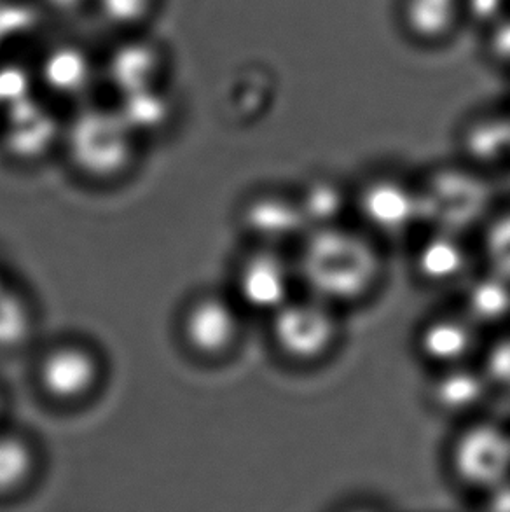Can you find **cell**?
Listing matches in <instances>:
<instances>
[{
    "label": "cell",
    "mask_w": 510,
    "mask_h": 512,
    "mask_svg": "<svg viewBox=\"0 0 510 512\" xmlns=\"http://www.w3.org/2000/svg\"><path fill=\"white\" fill-rule=\"evenodd\" d=\"M168 69L165 49L142 35L126 34L105 58L102 76L118 91L119 97L163 86Z\"/></svg>",
    "instance_id": "9"
},
{
    "label": "cell",
    "mask_w": 510,
    "mask_h": 512,
    "mask_svg": "<svg viewBox=\"0 0 510 512\" xmlns=\"http://www.w3.org/2000/svg\"><path fill=\"white\" fill-rule=\"evenodd\" d=\"M462 312L477 327L500 324L510 317V282L491 273L470 284L463 299Z\"/></svg>",
    "instance_id": "16"
},
{
    "label": "cell",
    "mask_w": 510,
    "mask_h": 512,
    "mask_svg": "<svg viewBox=\"0 0 510 512\" xmlns=\"http://www.w3.org/2000/svg\"><path fill=\"white\" fill-rule=\"evenodd\" d=\"M41 471V453L34 439L0 425V500L27 492Z\"/></svg>",
    "instance_id": "15"
},
{
    "label": "cell",
    "mask_w": 510,
    "mask_h": 512,
    "mask_svg": "<svg viewBox=\"0 0 510 512\" xmlns=\"http://www.w3.org/2000/svg\"><path fill=\"white\" fill-rule=\"evenodd\" d=\"M490 247L497 256H510V217H505L502 221H498L490 231Z\"/></svg>",
    "instance_id": "20"
},
{
    "label": "cell",
    "mask_w": 510,
    "mask_h": 512,
    "mask_svg": "<svg viewBox=\"0 0 510 512\" xmlns=\"http://www.w3.org/2000/svg\"><path fill=\"white\" fill-rule=\"evenodd\" d=\"M360 219L371 235H402L421 212L420 193L395 177L367 180L353 196Z\"/></svg>",
    "instance_id": "8"
},
{
    "label": "cell",
    "mask_w": 510,
    "mask_h": 512,
    "mask_svg": "<svg viewBox=\"0 0 510 512\" xmlns=\"http://www.w3.org/2000/svg\"><path fill=\"white\" fill-rule=\"evenodd\" d=\"M0 409H2V399H0Z\"/></svg>",
    "instance_id": "22"
},
{
    "label": "cell",
    "mask_w": 510,
    "mask_h": 512,
    "mask_svg": "<svg viewBox=\"0 0 510 512\" xmlns=\"http://www.w3.org/2000/svg\"><path fill=\"white\" fill-rule=\"evenodd\" d=\"M159 4L161 0H93L91 9L114 30L137 34L154 20Z\"/></svg>",
    "instance_id": "18"
},
{
    "label": "cell",
    "mask_w": 510,
    "mask_h": 512,
    "mask_svg": "<svg viewBox=\"0 0 510 512\" xmlns=\"http://www.w3.org/2000/svg\"><path fill=\"white\" fill-rule=\"evenodd\" d=\"M39 2L56 14L81 13L83 9L93 4V0H39Z\"/></svg>",
    "instance_id": "21"
},
{
    "label": "cell",
    "mask_w": 510,
    "mask_h": 512,
    "mask_svg": "<svg viewBox=\"0 0 510 512\" xmlns=\"http://www.w3.org/2000/svg\"><path fill=\"white\" fill-rule=\"evenodd\" d=\"M341 334L339 310L310 294H296L269 315V336L276 352L294 364L324 360Z\"/></svg>",
    "instance_id": "4"
},
{
    "label": "cell",
    "mask_w": 510,
    "mask_h": 512,
    "mask_svg": "<svg viewBox=\"0 0 510 512\" xmlns=\"http://www.w3.org/2000/svg\"><path fill=\"white\" fill-rule=\"evenodd\" d=\"M414 346L435 369L469 364L479 348V327L462 310L434 315L418 329Z\"/></svg>",
    "instance_id": "10"
},
{
    "label": "cell",
    "mask_w": 510,
    "mask_h": 512,
    "mask_svg": "<svg viewBox=\"0 0 510 512\" xmlns=\"http://www.w3.org/2000/svg\"><path fill=\"white\" fill-rule=\"evenodd\" d=\"M292 259L304 292L338 310L373 296L385 275L374 236L341 222L308 229Z\"/></svg>",
    "instance_id": "1"
},
{
    "label": "cell",
    "mask_w": 510,
    "mask_h": 512,
    "mask_svg": "<svg viewBox=\"0 0 510 512\" xmlns=\"http://www.w3.org/2000/svg\"><path fill=\"white\" fill-rule=\"evenodd\" d=\"M416 277L430 285L458 282L469 268V250L456 231H434L416 247L413 256Z\"/></svg>",
    "instance_id": "14"
},
{
    "label": "cell",
    "mask_w": 510,
    "mask_h": 512,
    "mask_svg": "<svg viewBox=\"0 0 510 512\" xmlns=\"http://www.w3.org/2000/svg\"><path fill=\"white\" fill-rule=\"evenodd\" d=\"M294 259L278 247L255 245L236 268L233 296L243 310L271 315L297 294Z\"/></svg>",
    "instance_id": "7"
},
{
    "label": "cell",
    "mask_w": 510,
    "mask_h": 512,
    "mask_svg": "<svg viewBox=\"0 0 510 512\" xmlns=\"http://www.w3.org/2000/svg\"><path fill=\"white\" fill-rule=\"evenodd\" d=\"M308 228H320L329 224H338L345 208L352 203L345 189L338 182L327 179L311 180L304 187L301 196H297Z\"/></svg>",
    "instance_id": "17"
},
{
    "label": "cell",
    "mask_w": 510,
    "mask_h": 512,
    "mask_svg": "<svg viewBox=\"0 0 510 512\" xmlns=\"http://www.w3.org/2000/svg\"><path fill=\"white\" fill-rule=\"evenodd\" d=\"M97 77L98 70L90 55L74 44L49 49L37 69V79L58 97H83Z\"/></svg>",
    "instance_id": "13"
},
{
    "label": "cell",
    "mask_w": 510,
    "mask_h": 512,
    "mask_svg": "<svg viewBox=\"0 0 510 512\" xmlns=\"http://www.w3.org/2000/svg\"><path fill=\"white\" fill-rule=\"evenodd\" d=\"M179 338L196 359L219 362L240 346L243 308L233 294L207 291L189 299L179 315Z\"/></svg>",
    "instance_id": "5"
},
{
    "label": "cell",
    "mask_w": 510,
    "mask_h": 512,
    "mask_svg": "<svg viewBox=\"0 0 510 512\" xmlns=\"http://www.w3.org/2000/svg\"><path fill=\"white\" fill-rule=\"evenodd\" d=\"M491 392V385L483 369H472L469 364L437 369L428 387V399L444 415H472L483 406Z\"/></svg>",
    "instance_id": "12"
},
{
    "label": "cell",
    "mask_w": 510,
    "mask_h": 512,
    "mask_svg": "<svg viewBox=\"0 0 510 512\" xmlns=\"http://www.w3.org/2000/svg\"><path fill=\"white\" fill-rule=\"evenodd\" d=\"M449 469L467 490H500L510 479V430L490 420L469 423L449 446Z\"/></svg>",
    "instance_id": "6"
},
{
    "label": "cell",
    "mask_w": 510,
    "mask_h": 512,
    "mask_svg": "<svg viewBox=\"0 0 510 512\" xmlns=\"http://www.w3.org/2000/svg\"><path fill=\"white\" fill-rule=\"evenodd\" d=\"M62 140L72 165L90 179H119L135 163L138 133L119 107L81 105L63 123Z\"/></svg>",
    "instance_id": "2"
},
{
    "label": "cell",
    "mask_w": 510,
    "mask_h": 512,
    "mask_svg": "<svg viewBox=\"0 0 510 512\" xmlns=\"http://www.w3.org/2000/svg\"><path fill=\"white\" fill-rule=\"evenodd\" d=\"M243 222L257 245L278 247L290 240L299 242L308 231L297 198L268 193L255 196L243 210Z\"/></svg>",
    "instance_id": "11"
},
{
    "label": "cell",
    "mask_w": 510,
    "mask_h": 512,
    "mask_svg": "<svg viewBox=\"0 0 510 512\" xmlns=\"http://www.w3.org/2000/svg\"><path fill=\"white\" fill-rule=\"evenodd\" d=\"M491 388L510 390V336L490 346L483 366Z\"/></svg>",
    "instance_id": "19"
},
{
    "label": "cell",
    "mask_w": 510,
    "mask_h": 512,
    "mask_svg": "<svg viewBox=\"0 0 510 512\" xmlns=\"http://www.w3.org/2000/svg\"><path fill=\"white\" fill-rule=\"evenodd\" d=\"M105 371L104 355L97 346L62 338L49 343L35 359V387L51 404L76 408L98 394Z\"/></svg>",
    "instance_id": "3"
}]
</instances>
